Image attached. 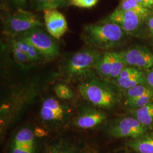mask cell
Returning <instances> with one entry per match:
<instances>
[{
	"mask_svg": "<svg viewBox=\"0 0 153 153\" xmlns=\"http://www.w3.org/2000/svg\"><path fill=\"white\" fill-rule=\"evenodd\" d=\"M101 55L98 49L92 48L79 51L67 59L61 71L69 80L91 77Z\"/></svg>",
	"mask_w": 153,
	"mask_h": 153,
	"instance_id": "obj_3",
	"label": "cell"
},
{
	"mask_svg": "<svg viewBox=\"0 0 153 153\" xmlns=\"http://www.w3.org/2000/svg\"><path fill=\"white\" fill-rule=\"evenodd\" d=\"M54 91L59 98L64 100H70L74 96L72 90L66 84L58 83L56 85Z\"/></svg>",
	"mask_w": 153,
	"mask_h": 153,
	"instance_id": "obj_25",
	"label": "cell"
},
{
	"mask_svg": "<svg viewBox=\"0 0 153 153\" xmlns=\"http://www.w3.org/2000/svg\"><path fill=\"white\" fill-rule=\"evenodd\" d=\"M99 0H69V5L80 8H91L95 5Z\"/></svg>",
	"mask_w": 153,
	"mask_h": 153,
	"instance_id": "obj_26",
	"label": "cell"
},
{
	"mask_svg": "<svg viewBox=\"0 0 153 153\" xmlns=\"http://www.w3.org/2000/svg\"><path fill=\"white\" fill-rule=\"evenodd\" d=\"M78 90L85 100L100 108L111 109L119 102V97L115 90L105 81L93 76L81 83Z\"/></svg>",
	"mask_w": 153,
	"mask_h": 153,
	"instance_id": "obj_2",
	"label": "cell"
},
{
	"mask_svg": "<svg viewBox=\"0 0 153 153\" xmlns=\"http://www.w3.org/2000/svg\"><path fill=\"white\" fill-rule=\"evenodd\" d=\"M126 63L123 59L120 52H114V61L112 71L110 74V80H114L120 75L121 72L126 68Z\"/></svg>",
	"mask_w": 153,
	"mask_h": 153,
	"instance_id": "obj_23",
	"label": "cell"
},
{
	"mask_svg": "<svg viewBox=\"0 0 153 153\" xmlns=\"http://www.w3.org/2000/svg\"><path fill=\"white\" fill-rule=\"evenodd\" d=\"M15 36L32 44L46 59H53L59 55V48L53 38L43 30L42 27L33 28Z\"/></svg>",
	"mask_w": 153,
	"mask_h": 153,
	"instance_id": "obj_4",
	"label": "cell"
},
{
	"mask_svg": "<svg viewBox=\"0 0 153 153\" xmlns=\"http://www.w3.org/2000/svg\"><path fill=\"white\" fill-rule=\"evenodd\" d=\"M66 114V110L65 106L53 98H48L44 100L40 112L42 119L50 123L63 120Z\"/></svg>",
	"mask_w": 153,
	"mask_h": 153,
	"instance_id": "obj_11",
	"label": "cell"
},
{
	"mask_svg": "<svg viewBox=\"0 0 153 153\" xmlns=\"http://www.w3.org/2000/svg\"><path fill=\"white\" fill-rule=\"evenodd\" d=\"M127 146L137 153H153V132L131 140Z\"/></svg>",
	"mask_w": 153,
	"mask_h": 153,
	"instance_id": "obj_15",
	"label": "cell"
},
{
	"mask_svg": "<svg viewBox=\"0 0 153 153\" xmlns=\"http://www.w3.org/2000/svg\"><path fill=\"white\" fill-rule=\"evenodd\" d=\"M46 153H97L89 145L61 140L48 148Z\"/></svg>",
	"mask_w": 153,
	"mask_h": 153,
	"instance_id": "obj_13",
	"label": "cell"
},
{
	"mask_svg": "<svg viewBox=\"0 0 153 153\" xmlns=\"http://www.w3.org/2000/svg\"></svg>",
	"mask_w": 153,
	"mask_h": 153,
	"instance_id": "obj_31",
	"label": "cell"
},
{
	"mask_svg": "<svg viewBox=\"0 0 153 153\" xmlns=\"http://www.w3.org/2000/svg\"><path fill=\"white\" fill-rule=\"evenodd\" d=\"M120 52L127 66L146 70L153 68V53L146 47L134 46Z\"/></svg>",
	"mask_w": 153,
	"mask_h": 153,
	"instance_id": "obj_7",
	"label": "cell"
},
{
	"mask_svg": "<svg viewBox=\"0 0 153 153\" xmlns=\"http://www.w3.org/2000/svg\"><path fill=\"white\" fill-rule=\"evenodd\" d=\"M107 19L119 25L126 34L136 33L145 20L136 13L116 8Z\"/></svg>",
	"mask_w": 153,
	"mask_h": 153,
	"instance_id": "obj_8",
	"label": "cell"
},
{
	"mask_svg": "<svg viewBox=\"0 0 153 153\" xmlns=\"http://www.w3.org/2000/svg\"><path fill=\"white\" fill-rule=\"evenodd\" d=\"M117 8L123 10L134 11L141 16L145 21L152 13L151 9L143 6L136 0H121Z\"/></svg>",
	"mask_w": 153,
	"mask_h": 153,
	"instance_id": "obj_18",
	"label": "cell"
},
{
	"mask_svg": "<svg viewBox=\"0 0 153 153\" xmlns=\"http://www.w3.org/2000/svg\"><path fill=\"white\" fill-rule=\"evenodd\" d=\"M132 114L148 131H153V102L141 108L131 110Z\"/></svg>",
	"mask_w": 153,
	"mask_h": 153,
	"instance_id": "obj_16",
	"label": "cell"
},
{
	"mask_svg": "<svg viewBox=\"0 0 153 153\" xmlns=\"http://www.w3.org/2000/svg\"><path fill=\"white\" fill-rule=\"evenodd\" d=\"M150 31L153 35V13H152L146 19Z\"/></svg>",
	"mask_w": 153,
	"mask_h": 153,
	"instance_id": "obj_29",
	"label": "cell"
},
{
	"mask_svg": "<svg viewBox=\"0 0 153 153\" xmlns=\"http://www.w3.org/2000/svg\"><path fill=\"white\" fill-rule=\"evenodd\" d=\"M11 153H35L36 142L33 131L24 128L16 133L11 145Z\"/></svg>",
	"mask_w": 153,
	"mask_h": 153,
	"instance_id": "obj_10",
	"label": "cell"
},
{
	"mask_svg": "<svg viewBox=\"0 0 153 153\" xmlns=\"http://www.w3.org/2000/svg\"><path fill=\"white\" fill-rule=\"evenodd\" d=\"M11 41L27 55L33 62L39 60L43 57L38 50L27 41L17 36H14L11 39Z\"/></svg>",
	"mask_w": 153,
	"mask_h": 153,
	"instance_id": "obj_19",
	"label": "cell"
},
{
	"mask_svg": "<svg viewBox=\"0 0 153 153\" xmlns=\"http://www.w3.org/2000/svg\"><path fill=\"white\" fill-rule=\"evenodd\" d=\"M153 102V91L145 94L136 98L126 101V103L131 110L138 109Z\"/></svg>",
	"mask_w": 153,
	"mask_h": 153,
	"instance_id": "obj_20",
	"label": "cell"
},
{
	"mask_svg": "<svg viewBox=\"0 0 153 153\" xmlns=\"http://www.w3.org/2000/svg\"><path fill=\"white\" fill-rule=\"evenodd\" d=\"M42 26V23L35 14L21 8L8 15L5 20L6 30L14 36Z\"/></svg>",
	"mask_w": 153,
	"mask_h": 153,
	"instance_id": "obj_5",
	"label": "cell"
},
{
	"mask_svg": "<svg viewBox=\"0 0 153 153\" xmlns=\"http://www.w3.org/2000/svg\"><path fill=\"white\" fill-rule=\"evenodd\" d=\"M141 5L147 7L149 9H152L153 7V0H136Z\"/></svg>",
	"mask_w": 153,
	"mask_h": 153,
	"instance_id": "obj_28",
	"label": "cell"
},
{
	"mask_svg": "<svg viewBox=\"0 0 153 153\" xmlns=\"http://www.w3.org/2000/svg\"><path fill=\"white\" fill-rule=\"evenodd\" d=\"M113 82L117 86L124 90L138 85H147L145 76L142 71L137 74L128 77H117L113 80Z\"/></svg>",
	"mask_w": 153,
	"mask_h": 153,
	"instance_id": "obj_17",
	"label": "cell"
},
{
	"mask_svg": "<svg viewBox=\"0 0 153 153\" xmlns=\"http://www.w3.org/2000/svg\"><path fill=\"white\" fill-rule=\"evenodd\" d=\"M114 52H106L102 54L95 66L94 71L99 78L105 81L110 80V74L114 61Z\"/></svg>",
	"mask_w": 153,
	"mask_h": 153,
	"instance_id": "obj_14",
	"label": "cell"
},
{
	"mask_svg": "<svg viewBox=\"0 0 153 153\" xmlns=\"http://www.w3.org/2000/svg\"><path fill=\"white\" fill-rule=\"evenodd\" d=\"M148 86L153 90V68L149 69L145 75Z\"/></svg>",
	"mask_w": 153,
	"mask_h": 153,
	"instance_id": "obj_27",
	"label": "cell"
},
{
	"mask_svg": "<svg viewBox=\"0 0 153 153\" xmlns=\"http://www.w3.org/2000/svg\"><path fill=\"white\" fill-rule=\"evenodd\" d=\"M43 13L47 33L53 38L60 39L68 29L65 17L57 9L45 10Z\"/></svg>",
	"mask_w": 153,
	"mask_h": 153,
	"instance_id": "obj_9",
	"label": "cell"
},
{
	"mask_svg": "<svg viewBox=\"0 0 153 153\" xmlns=\"http://www.w3.org/2000/svg\"><path fill=\"white\" fill-rule=\"evenodd\" d=\"M14 3L19 6L25 5L27 0H11Z\"/></svg>",
	"mask_w": 153,
	"mask_h": 153,
	"instance_id": "obj_30",
	"label": "cell"
},
{
	"mask_svg": "<svg viewBox=\"0 0 153 153\" xmlns=\"http://www.w3.org/2000/svg\"><path fill=\"white\" fill-rule=\"evenodd\" d=\"M106 115L98 109L86 108L76 116L74 121V125L82 129H91L103 123Z\"/></svg>",
	"mask_w": 153,
	"mask_h": 153,
	"instance_id": "obj_12",
	"label": "cell"
},
{
	"mask_svg": "<svg viewBox=\"0 0 153 153\" xmlns=\"http://www.w3.org/2000/svg\"><path fill=\"white\" fill-rule=\"evenodd\" d=\"M11 44L12 52L16 62L25 68L30 66L33 62V61L12 41H11Z\"/></svg>",
	"mask_w": 153,
	"mask_h": 153,
	"instance_id": "obj_24",
	"label": "cell"
},
{
	"mask_svg": "<svg viewBox=\"0 0 153 153\" xmlns=\"http://www.w3.org/2000/svg\"><path fill=\"white\" fill-rule=\"evenodd\" d=\"M153 91L152 88L148 85H138L125 90L126 100H129L136 98L145 94Z\"/></svg>",
	"mask_w": 153,
	"mask_h": 153,
	"instance_id": "obj_22",
	"label": "cell"
},
{
	"mask_svg": "<svg viewBox=\"0 0 153 153\" xmlns=\"http://www.w3.org/2000/svg\"><path fill=\"white\" fill-rule=\"evenodd\" d=\"M35 2L36 9L42 11L69 5V0H35Z\"/></svg>",
	"mask_w": 153,
	"mask_h": 153,
	"instance_id": "obj_21",
	"label": "cell"
},
{
	"mask_svg": "<svg viewBox=\"0 0 153 153\" xmlns=\"http://www.w3.org/2000/svg\"><path fill=\"white\" fill-rule=\"evenodd\" d=\"M126 34L119 25L107 19L86 26L82 32V38L90 48L108 50L123 44Z\"/></svg>",
	"mask_w": 153,
	"mask_h": 153,
	"instance_id": "obj_1",
	"label": "cell"
},
{
	"mask_svg": "<svg viewBox=\"0 0 153 153\" xmlns=\"http://www.w3.org/2000/svg\"><path fill=\"white\" fill-rule=\"evenodd\" d=\"M148 131V129L133 116L121 117L111 125L108 129V133L112 137L130 138L131 140L142 137Z\"/></svg>",
	"mask_w": 153,
	"mask_h": 153,
	"instance_id": "obj_6",
	"label": "cell"
}]
</instances>
